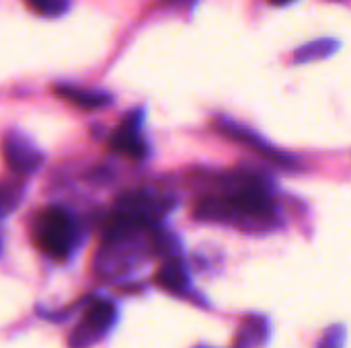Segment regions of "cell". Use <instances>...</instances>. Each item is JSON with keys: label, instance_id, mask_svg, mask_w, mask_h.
<instances>
[{"label": "cell", "instance_id": "obj_5", "mask_svg": "<svg viewBox=\"0 0 351 348\" xmlns=\"http://www.w3.org/2000/svg\"><path fill=\"white\" fill-rule=\"evenodd\" d=\"M140 121H142V113L132 111L119 123V127L113 131V135L109 139V146L115 152H119V154H123V156H128L132 160H142L148 154V146L140 135Z\"/></svg>", "mask_w": 351, "mask_h": 348}, {"label": "cell", "instance_id": "obj_9", "mask_svg": "<svg viewBox=\"0 0 351 348\" xmlns=\"http://www.w3.org/2000/svg\"><path fill=\"white\" fill-rule=\"evenodd\" d=\"M160 287L169 289V291H183L187 289L189 285V277H187V271L183 267V263L179 258H171L167 260L158 273H156V279H154Z\"/></svg>", "mask_w": 351, "mask_h": 348}, {"label": "cell", "instance_id": "obj_10", "mask_svg": "<svg viewBox=\"0 0 351 348\" xmlns=\"http://www.w3.org/2000/svg\"><path fill=\"white\" fill-rule=\"evenodd\" d=\"M339 47L337 41L333 39H317V41H311L306 43L304 47H300L294 55V59L300 64V62H315V59H321V57H327L331 55L335 49Z\"/></svg>", "mask_w": 351, "mask_h": 348}, {"label": "cell", "instance_id": "obj_8", "mask_svg": "<svg viewBox=\"0 0 351 348\" xmlns=\"http://www.w3.org/2000/svg\"><path fill=\"white\" fill-rule=\"evenodd\" d=\"M56 94L62 96L64 101H70L72 105L84 109V111H95L111 103V96L107 92L99 90H84V88H74V86H58Z\"/></svg>", "mask_w": 351, "mask_h": 348}, {"label": "cell", "instance_id": "obj_11", "mask_svg": "<svg viewBox=\"0 0 351 348\" xmlns=\"http://www.w3.org/2000/svg\"><path fill=\"white\" fill-rule=\"evenodd\" d=\"M27 6L41 16H60L68 10L70 0H25Z\"/></svg>", "mask_w": 351, "mask_h": 348}, {"label": "cell", "instance_id": "obj_7", "mask_svg": "<svg viewBox=\"0 0 351 348\" xmlns=\"http://www.w3.org/2000/svg\"><path fill=\"white\" fill-rule=\"evenodd\" d=\"M216 129H218L224 137H228V139H232V142H237V144H241V146L253 148L255 152H259L261 156H265V158H269V160H274V162L290 164V158H288V156H284L282 152L274 150L263 137H259L255 131L243 127L241 123H234V121H228V119H218V121H216Z\"/></svg>", "mask_w": 351, "mask_h": 348}, {"label": "cell", "instance_id": "obj_6", "mask_svg": "<svg viewBox=\"0 0 351 348\" xmlns=\"http://www.w3.org/2000/svg\"><path fill=\"white\" fill-rule=\"evenodd\" d=\"M226 201L232 213L249 217H269L274 211V201L261 185H243Z\"/></svg>", "mask_w": 351, "mask_h": 348}, {"label": "cell", "instance_id": "obj_4", "mask_svg": "<svg viewBox=\"0 0 351 348\" xmlns=\"http://www.w3.org/2000/svg\"><path fill=\"white\" fill-rule=\"evenodd\" d=\"M2 156L10 170L19 174H29L37 170L43 162L41 150L23 133H8L2 142Z\"/></svg>", "mask_w": 351, "mask_h": 348}, {"label": "cell", "instance_id": "obj_12", "mask_svg": "<svg viewBox=\"0 0 351 348\" xmlns=\"http://www.w3.org/2000/svg\"><path fill=\"white\" fill-rule=\"evenodd\" d=\"M16 201H19V193H12L8 189H0V217H4L8 211H12Z\"/></svg>", "mask_w": 351, "mask_h": 348}, {"label": "cell", "instance_id": "obj_3", "mask_svg": "<svg viewBox=\"0 0 351 348\" xmlns=\"http://www.w3.org/2000/svg\"><path fill=\"white\" fill-rule=\"evenodd\" d=\"M115 320V308L111 302L105 299H93L82 316L80 326L76 328V332L72 334V345L76 348L88 347L93 345L103 332H107L111 328Z\"/></svg>", "mask_w": 351, "mask_h": 348}, {"label": "cell", "instance_id": "obj_13", "mask_svg": "<svg viewBox=\"0 0 351 348\" xmlns=\"http://www.w3.org/2000/svg\"><path fill=\"white\" fill-rule=\"evenodd\" d=\"M271 4H276V6H284V4H290V2H294V0H269Z\"/></svg>", "mask_w": 351, "mask_h": 348}, {"label": "cell", "instance_id": "obj_1", "mask_svg": "<svg viewBox=\"0 0 351 348\" xmlns=\"http://www.w3.org/2000/svg\"><path fill=\"white\" fill-rule=\"evenodd\" d=\"M173 201L169 197H160L156 193H148V191L125 193L123 197H119L107 222V228H105L107 242L130 238L136 232L152 228L156 222L165 217Z\"/></svg>", "mask_w": 351, "mask_h": 348}, {"label": "cell", "instance_id": "obj_2", "mask_svg": "<svg viewBox=\"0 0 351 348\" xmlns=\"http://www.w3.org/2000/svg\"><path fill=\"white\" fill-rule=\"evenodd\" d=\"M37 246L53 258H64L74 246V224L66 209L49 207L45 209L35 224Z\"/></svg>", "mask_w": 351, "mask_h": 348}]
</instances>
